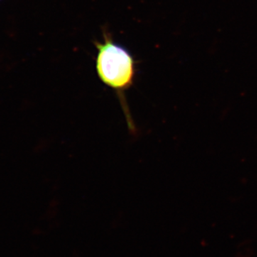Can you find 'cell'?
I'll return each mask as SVG.
<instances>
[{
	"label": "cell",
	"mask_w": 257,
	"mask_h": 257,
	"mask_svg": "<svg viewBox=\"0 0 257 257\" xmlns=\"http://www.w3.org/2000/svg\"><path fill=\"white\" fill-rule=\"evenodd\" d=\"M103 35L104 42H95L97 50L96 73L101 82L117 94L128 126L132 132H135V126L130 116L124 93L133 87L135 82L137 62L130 51L113 41L110 34L106 30Z\"/></svg>",
	"instance_id": "6da1fadb"
}]
</instances>
